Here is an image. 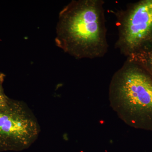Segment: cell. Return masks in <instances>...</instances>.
<instances>
[{
	"instance_id": "7a4b0ae2",
	"label": "cell",
	"mask_w": 152,
	"mask_h": 152,
	"mask_svg": "<svg viewBox=\"0 0 152 152\" xmlns=\"http://www.w3.org/2000/svg\"><path fill=\"white\" fill-rule=\"evenodd\" d=\"M112 109L128 126L152 131V77L127 60L114 74L109 87Z\"/></svg>"
},
{
	"instance_id": "5b68a950",
	"label": "cell",
	"mask_w": 152,
	"mask_h": 152,
	"mask_svg": "<svg viewBox=\"0 0 152 152\" xmlns=\"http://www.w3.org/2000/svg\"><path fill=\"white\" fill-rule=\"evenodd\" d=\"M138 49L127 57V61L145 66L148 72L152 77V49L146 50L145 49Z\"/></svg>"
},
{
	"instance_id": "6da1fadb",
	"label": "cell",
	"mask_w": 152,
	"mask_h": 152,
	"mask_svg": "<svg viewBox=\"0 0 152 152\" xmlns=\"http://www.w3.org/2000/svg\"><path fill=\"white\" fill-rule=\"evenodd\" d=\"M102 0L72 1L60 12L57 46L77 59L103 57L107 52V28Z\"/></svg>"
},
{
	"instance_id": "3957f363",
	"label": "cell",
	"mask_w": 152,
	"mask_h": 152,
	"mask_svg": "<svg viewBox=\"0 0 152 152\" xmlns=\"http://www.w3.org/2000/svg\"><path fill=\"white\" fill-rule=\"evenodd\" d=\"M40 132L35 116L23 101L10 99L0 108V152L27 149Z\"/></svg>"
},
{
	"instance_id": "277c9868",
	"label": "cell",
	"mask_w": 152,
	"mask_h": 152,
	"mask_svg": "<svg viewBox=\"0 0 152 152\" xmlns=\"http://www.w3.org/2000/svg\"><path fill=\"white\" fill-rule=\"evenodd\" d=\"M115 14L118 30L115 46L127 57L152 37V0L129 5Z\"/></svg>"
},
{
	"instance_id": "8992f818",
	"label": "cell",
	"mask_w": 152,
	"mask_h": 152,
	"mask_svg": "<svg viewBox=\"0 0 152 152\" xmlns=\"http://www.w3.org/2000/svg\"><path fill=\"white\" fill-rule=\"evenodd\" d=\"M5 76L3 73L0 72V108L7 105L10 99L6 95L3 88V83Z\"/></svg>"
}]
</instances>
